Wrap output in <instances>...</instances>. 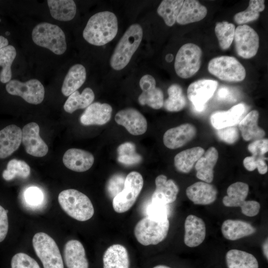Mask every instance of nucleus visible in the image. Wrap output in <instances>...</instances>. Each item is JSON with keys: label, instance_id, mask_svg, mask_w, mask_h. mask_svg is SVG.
Listing matches in <instances>:
<instances>
[{"label": "nucleus", "instance_id": "1", "mask_svg": "<svg viewBox=\"0 0 268 268\" xmlns=\"http://www.w3.org/2000/svg\"><path fill=\"white\" fill-rule=\"evenodd\" d=\"M118 31L116 15L109 11L96 13L90 17L83 30V38L89 44L101 46L111 41Z\"/></svg>", "mask_w": 268, "mask_h": 268}, {"label": "nucleus", "instance_id": "2", "mask_svg": "<svg viewBox=\"0 0 268 268\" xmlns=\"http://www.w3.org/2000/svg\"><path fill=\"white\" fill-rule=\"evenodd\" d=\"M143 36L141 26L137 23L130 26L119 41L110 58V65L114 70L124 68L138 48Z\"/></svg>", "mask_w": 268, "mask_h": 268}, {"label": "nucleus", "instance_id": "3", "mask_svg": "<svg viewBox=\"0 0 268 268\" xmlns=\"http://www.w3.org/2000/svg\"><path fill=\"white\" fill-rule=\"evenodd\" d=\"M58 201L64 211L77 220H88L94 214V207L90 199L76 190L62 191L58 196Z\"/></svg>", "mask_w": 268, "mask_h": 268}, {"label": "nucleus", "instance_id": "4", "mask_svg": "<svg viewBox=\"0 0 268 268\" xmlns=\"http://www.w3.org/2000/svg\"><path fill=\"white\" fill-rule=\"evenodd\" d=\"M32 39L34 43L61 55L67 50L65 34L58 25L48 22H41L33 29Z\"/></svg>", "mask_w": 268, "mask_h": 268}, {"label": "nucleus", "instance_id": "5", "mask_svg": "<svg viewBox=\"0 0 268 268\" xmlns=\"http://www.w3.org/2000/svg\"><path fill=\"white\" fill-rule=\"evenodd\" d=\"M169 225L168 218L155 219L146 216L135 225L134 235L142 245H156L166 237Z\"/></svg>", "mask_w": 268, "mask_h": 268}, {"label": "nucleus", "instance_id": "6", "mask_svg": "<svg viewBox=\"0 0 268 268\" xmlns=\"http://www.w3.org/2000/svg\"><path fill=\"white\" fill-rule=\"evenodd\" d=\"M202 55L201 49L196 44L188 43L182 46L175 59L176 74L184 79L194 76L201 67Z\"/></svg>", "mask_w": 268, "mask_h": 268}, {"label": "nucleus", "instance_id": "7", "mask_svg": "<svg viewBox=\"0 0 268 268\" xmlns=\"http://www.w3.org/2000/svg\"><path fill=\"white\" fill-rule=\"evenodd\" d=\"M208 70L219 79L228 82H240L246 75L244 67L235 57L222 56L212 59Z\"/></svg>", "mask_w": 268, "mask_h": 268}, {"label": "nucleus", "instance_id": "8", "mask_svg": "<svg viewBox=\"0 0 268 268\" xmlns=\"http://www.w3.org/2000/svg\"><path fill=\"white\" fill-rule=\"evenodd\" d=\"M34 251L44 268H64L62 256L55 240L47 234L39 232L32 239Z\"/></svg>", "mask_w": 268, "mask_h": 268}, {"label": "nucleus", "instance_id": "9", "mask_svg": "<svg viewBox=\"0 0 268 268\" xmlns=\"http://www.w3.org/2000/svg\"><path fill=\"white\" fill-rule=\"evenodd\" d=\"M143 185L141 175L133 171L126 177L124 188L113 199V207L118 213H124L129 210L135 203Z\"/></svg>", "mask_w": 268, "mask_h": 268}, {"label": "nucleus", "instance_id": "10", "mask_svg": "<svg viewBox=\"0 0 268 268\" xmlns=\"http://www.w3.org/2000/svg\"><path fill=\"white\" fill-rule=\"evenodd\" d=\"M249 190L248 185L237 182L230 185L227 189V196L222 199L223 204L227 207H240L242 213L246 216L253 217L260 211V204L256 201H245Z\"/></svg>", "mask_w": 268, "mask_h": 268}, {"label": "nucleus", "instance_id": "11", "mask_svg": "<svg viewBox=\"0 0 268 268\" xmlns=\"http://www.w3.org/2000/svg\"><path fill=\"white\" fill-rule=\"evenodd\" d=\"M5 88L9 94L20 96L32 104L41 103L45 96L44 87L36 79H31L24 82L16 79L10 80L6 84Z\"/></svg>", "mask_w": 268, "mask_h": 268}, {"label": "nucleus", "instance_id": "12", "mask_svg": "<svg viewBox=\"0 0 268 268\" xmlns=\"http://www.w3.org/2000/svg\"><path fill=\"white\" fill-rule=\"evenodd\" d=\"M237 55L245 59L254 57L259 48V37L257 32L248 25L235 28L234 40Z\"/></svg>", "mask_w": 268, "mask_h": 268}, {"label": "nucleus", "instance_id": "13", "mask_svg": "<svg viewBox=\"0 0 268 268\" xmlns=\"http://www.w3.org/2000/svg\"><path fill=\"white\" fill-rule=\"evenodd\" d=\"M218 85L216 80L202 79L191 83L188 87L187 97L198 112L202 111Z\"/></svg>", "mask_w": 268, "mask_h": 268}, {"label": "nucleus", "instance_id": "14", "mask_svg": "<svg viewBox=\"0 0 268 268\" xmlns=\"http://www.w3.org/2000/svg\"><path fill=\"white\" fill-rule=\"evenodd\" d=\"M39 125L29 123L22 130V142L26 152L35 157H41L48 152V147L39 135Z\"/></svg>", "mask_w": 268, "mask_h": 268}, {"label": "nucleus", "instance_id": "15", "mask_svg": "<svg viewBox=\"0 0 268 268\" xmlns=\"http://www.w3.org/2000/svg\"><path fill=\"white\" fill-rule=\"evenodd\" d=\"M116 122L124 127L131 134L139 135L144 134L147 128V121L138 110L132 108L119 111L115 117Z\"/></svg>", "mask_w": 268, "mask_h": 268}, {"label": "nucleus", "instance_id": "16", "mask_svg": "<svg viewBox=\"0 0 268 268\" xmlns=\"http://www.w3.org/2000/svg\"><path fill=\"white\" fill-rule=\"evenodd\" d=\"M196 133L197 129L193 125L184 124L166 131L163 135V141L167 148L177 149L192 140Z\"/></svg>", "mask_w": 268, "mask_h": 268}, {"label": "nucleus", "instance_id": "17", "mask_svg": "<svg viewBox=\"0 0 268 268\" xmlns=\"http://www.w3.org/2000/svg\"><path fill=\"white\" fill-rule=\"evenodd\" d=\"M155 183L156 188L151 197L152 202L168 204L176 201L179 188L173 180H167L166 176L160 175L156 178Z\"/></svg>", "mask_w": 268, "mask_h": 268}, {"label": "nucleus", "instance_id": "18", "mask_svg": "<svg viewBox=\"0 0 268 268\" xmlns=\"http://www.w3.org/2000/svg\"><path fill=\"white\" fill-rule=\"evenodd\" d=\"M112 112L110 105L94 102L86 108L80 116V121L85 126L103 125L110 120Z\"/></svg>", "mask_w": 268, "mask_h": 268}, {"label": "nucleus", "instance_id": "19", "mask_svg": "<svg viewBox=\"0 0 268 268\" xmlns=\"http://www.w3.org/2000/svg\"><path fill=\"white\" fill-rule=\"evenodd\" d=\"M94 161V158L92 153L78 148L68 149L63 157V162L67 168L78 172H85L89 169Z\"/></svg>", "mask_w": 268, "mask_h": 268}, {"label": "nucleus", "instance_id": "20", "mask_svg": "<svg viewBox=\"0 0 268 268\" xmlns=\"http://www.w3.org/2000/svg\"><path fill=\"white\" fill-rule=\"evenodd\" d=\"M22 141V130L15 125H8L0 131V159L11 155Z\"/></svg>", "mask_w": 268, "mask_h": 268}, {"label": "nucleus", "instance_id": "21", "mask_svg": "<svg viewBox=\"0 0 268 268\" xmlns=\"http://www.w3.org/2000/svg\"><path fill=\"white\" fill-rule=\"evenodd\" d=\"M184 243L189 247H196L204 241L206 235V227L201 218L190 214L185 221Z\"/></svg>", "mask_w": 268, "mask_h": 268}, {"label": "nucleus", "instance_id": "22", "mask_svg": "<svg viewBox=\"0 0 268 268\" xmlns=\"http://www.w3.org/2000/svg\"><path fill=\"white\" fill-rule=\"evenodd\" d=\"M188 199L195 204H209L216 200L217 190L212 185L197 182L189 186L186 191Z\"/></svg>", "mask_w": 268, "mask_h": 268}, {"label": "nucleus", "instance_id": "23", "mask_svg": "<svg viewBox=\"0 0 268 268\" xmlns=\"http://www.w3.org/2000/svg\"><path fill=\"white\" fill-rule=\"evenodd\" d=\"M64 257L67 268H88L85 249L78 240H70L67 242L64 249Z\"/></svg>", "mask_w": 268, "mask_h": 268}, {"label": "nucleus", "instance_id": "24", "mask_svg": "<svg viewBox=\"0 0 268 268\" xmlns=\"http://www.w3.org/2000/svg\"><path fill=\"white\" fill-rule=\"evenodd\" d=\"M218 158V153L216 148L209 147L196 162L197 177L206 183L212 182L214 177L213 169Z\"/></svg>", "mask_w": 268, "mask_h": 268}, {"label": "nucleus", "instance_id": "25", "mask_svg": "<svg viewBox=\"0 0 268 268\" xmlns=\"http://www.w3.org/2000/svg\"><path fill=\"white\" fill-rule=\"evenodd\" d=\"M206 7L196 0H186L176 19L180 25H186L203 19L207 15Z\"/></svg>", "mask_w": 268, "mask_h": 268}, {"label": "nucleus", "instance_id": "26", "mask_svg": "<svg viewBox=\"0 0 268 268\" xmlns=\"http://www.w3.org/2000/svg\"><path fill=\"white\" fill-rule=\"evenodd\" d=\"M245 110L244 104L240 103L227 111L214 112L210 116L211 124L216 130L234 126L238 122Z\"/></svg>", "mask_w": 268, "mask_h": 268}, {"label": "nucleus", "instance_id": "27", "mask_svg": "<svg viewBox=\"0 0 268 268\" xmlns=\"http://www.w3.org/2000/svg\"><path fill=\"white\" fill-rule=\"evenodd\" d=\"M259 117L258 111L254 110L247 114L239 123V129L244 140L254 141L263 139L265 136V131L258 126Z\"/></svg>", "mask_w": 268, "mask_h": 268}, {"label": "nucleus", "instance_id": "28", "mask_svg": "<svg viewBox=\"0 0 268 268\" xmlns=\"http://www.w3.org/2000/svg\"><path fill=\"white\" fill-rule=\"evenodd\" d=\"M221 232L225 238L235 241L255 233L256 229L250 223L240 220L227 219L221 225Z\"/></svg>", "mask_w": 268, "mask_h": 268}, {"label": "nucleus", "instance_id": "29", "mask_svg": "<svg viewBox=\"0 0 268 268\" xmlns=\"http://www.w3.org/2000/svg\"><path fill=\"white\" fill-rule=\"evenodd\" d=\"M103 268H129L130 259L126 248L120 244L109 247L103 257Z\"/></svg>", "mask_w": 268, "mask_h": 268}, {"label": "nucleus", "instance_id": "30", "mask_svg": "<svg viewBox=\"0 0 268 268\" xmlns=\"http://www.w3.org/2000/svg\"><path fill=\"white\" fill-rule=\"evenodd\" d=\"M86 77V69L83 65H73L69 69L64 80L61 89L63 94L69 96L82 85Z\"/></svg>", "mask_w": 268, "mask_h": 268}, {"label": "nucleus", "instance_id": "31", "mask_svg": "<svg viewBox=\"0 0 268 268\" xmlns=\"http://www.w3.org/2000/svg\"><path fill=\"white\" fill-rule=\"evenodd\" d=\"M204 153V149L200 146L183 150L175 156L174 166L178 171L188 173Z\"/></svg>", "mask_w": 268, "mask_h": 268}, {"label": "nucleus", "instance_id": "32", "mask_svg": "<svg viewBox=\"0 0 268 268\" xmlns=\"http://www.w3.org/2000/svg\"><path fill=\"white\" fill-rule=\"evenodd\" d=\"M48 5L51 16L61 21L72 20L76 12V6L72 0H48Z\"/></svg>", "mask_w": 268, "mask_h": 268}, {"label": "nucleus", "instance_id": "33", "mask_svg": "<svg viewBox=\"0 0 268 268\" xmlns=\"http://www.w3.org/2000/svg\"><path fill=\"white\" fill-rule=\"evenodd\" d=\"M228 268H259V263L252 254L244 251L231 249L226 254Z\"/></svg>", "mask_w": 268, "mask_h": 268}, {"label": "nucleus", "instance_id": "34", "mask_svg": "<svg viewBox=\"0 0 268 268\" xmlns=\"http://www.w3.org/2000/svg\"><path fill=\"white\" fill-rule=\"evenodd\" d=\"M95 97L93 90L86 87L80 94L76 90L70 94L64 105L65 111L71 114L78 109L87 108L92 104Z\"/></svg>", "mask_w": 268, "mask_h": 268}, {"label": "nucleus", "instance_id": "35", "mask_svg": "<svg viewBox=\"0 0 268 268\" xmlns=\"http://www.w3.org/2000/svg\"><path fill=\"white\" fill-rule=\"evenodd\" d=\"M183 0H164L159 5L157 12L168 26H172L176 22Z\"/></svg>", "mask_w": 268, "mask_h": 268}, {"label": "nucleus", "instance_id": "36", "mask_svg": "<svg viewBox=\"0 0 268 268\" xmlns=\"http://www.w3.org/2000/svg\"><path fill=\"white\" fill-rule=\"evenodd\" d=\"M168 98L163 103L164 108L169 112H179L187 105V99L182 87L178 84H173L168 88Z\"/></svg>", "mask_w": 268, "mask_h": 268}, {"label": "nucleus", "instance_id": "37", "mask_svg": "<svg viewBox=\"0 0 268 268\" xmlns=\"http://www.w3.org/2000/svg\"><path fill=\"white\" fill-rule=\"evenodd\" d=\"M16 56L15 48L7 45L0 50V81L3 83L8 82L12 76L11 67Z\"/></svg>", "mask_w": 268, "mask_h": 268}, {"label": "nucleus", "instance_id": "38", "mask_svg": "<svg viewBox=\"0 0 268 268\" xmlns=\"http://www.w3.org/2000/svg\"><path fill=\"white\" fill-rule=\"evenodd\" d=\"M265 1L264 0H250L248 7L245 10L237 13L234 16V20L240 25L257 20L260 13L265 9Z\"/></svg>", "mask_w": 268, "mask_h": 268}, {"label": "nucleus", "instance_id": "39", "mask_svg": "<svg viewBox=\"0 0 268 268\" xmlns=\"http://www.w3.org/2000/svg\"><path fill=\"white\" fill-rule=\"evenodd\" d=\"M235 31V25L228 21L219 22L216 24L214 32L222 50H226L230 47L234 40Z\"/></svg>", "mask_w": 268, "mask_h": 268}, {"label": "nucleus", "instance_id": "40", "mask_svg": "<svg viewBox=\"0 0 268 268\" xmlns=\"http://www.w3.org/2000/svg\"><path fill=\"white\" fill-rule=\"evenodd\" d=\"M30 174V167L23 160L12 159L7 163L6 169L2 174L3 178L6 181H10L16 177L26 179Z\"/></svg>", "mask_w": 268, "mask_h": 268}, {"label": "nucleus", "instance_id": "41", "mask_svg": "<svg viewBox=\"0 0 268 268\" xmlns=\"http://www.w3.org/2000/svg\"><path fill=\"white\" fill-rule=\"evenodd\" d=\"M141 105H147L154 109H159L163 106L164 95L162 90L153 87L143 91L138 98Z\"/></svg>", "mask_w": 268, "mask_h": 268}, {"label": "nucleus", "instance_id": "42", "mask_svg": "<svg viewBox=\"0 0 268 268\" xmlns=\"http://www.w3.org/2000/svg\"><path fill=\"white\" fill-rule=\"evenodd\" d=\"M118 160L127 165H131L139 163L141 156L135 151V145L131 142H126L121 144L118 148Z\"/></svg>", "mask_w": 268, "mask_h": 268}, {"label": "nucleus", "instance_id": "43", "mask_svg": "<svg viewBox=\"0 0 268 268\" xmlns=\"http://www.w3.org/2000/svg\"><path fill=\"white\" fill-rule=\"evenodd\" d=\"M267 159L265 156H256L252 155L245 157L243 161L244 167L249 171L258 169L260 174H265L268 170V165L265 161Z\"/></svg>", "mask_w": 268, "mask_h": 268}, {"label": "nucleus", "instance_id": "44", "mask_svg": "<svg viewBox=\"0 0 268 268\" xmlns=\"http://www.w3.org/2000/svg\"><path fill=\"white\" fill-rule=\"evenodd\" d=\"M11 268H40L37 262L23 253L15 254L11 261Z\"/></svg>", "mask_w": 268, "mask_h": 268}, {"label": "nucleus", "instance_id": "45", "mask_svg": "<svg viewBox=\"0 0 268 268\" xmlns=\"http://www.w3.org/2000/svg\"><path fill=\"white\" fill-rule=\"evenodd\" d=\"M126 178L121 174L113 175L106 185L107 191L110 197L114 198L124 188Z\"/></svg>", "mask_w": 268, "mask_h": 268}, {"label": "nucleus", "instance_id": "46", "mask_svg": "<svg viewBox=\"0 0 268 268\" xmlns=\"http://www.w3.org/2000/svg\"><path fill=\"white\" fill-rule=\"evenodd\" d=\"M146 216L155 219L168 218V210L167 204H163L151 202L146 207Z\"/></svg>", "mask_w": 268, "mask_h": 268}, {"label": "nucleus", "instance_id": "47", "mask_svg": "<svg viewBox=\"0 0 268 268\" xmlns=\"http://www.w3.org/2000/svg\"><path fill=\"white\" fill-rule=\"evenodd\" d=\"M216 134L220 140L228 144L234 143L239 137L238 130L234 126L217 130Z\"/></svg>", "mask_w": 268, "mask_h": 268}, {"label": "nucleus", "instance_id": "48", "mask_svg": "<svg viewBox=\"0 0 268 268\" xmlns=\"http://www.w3.org/2000/svg\"><path fill=\"white\" fill-rule=\"evenodd\" d=\"M24 197L27 203L32 206L41 204L43 200L42 191L36 187L28 188L25 192Z\"/></svg>", "mask_w": 268, "mask_h": 268}, {"label": "nucleus", "instance_id": "49", "mask_svg": "<svg viewBox=\"0 0 268 268\" xmlns=\"http://www.w3.org/2000/svg\"><path fill=\"white\" fill-rule=\"evenodd\" d=\"M248 149L253 156H264L268 151V140L263 138L254 140L248 145Z\"/></svg>", "mask_w": 268, "mask_h": 268}, {"label": "nucleus", "instance_id": "50", "mask_svg": "<svg viewBox=\"0 0 268 268\" xmlns=\"http://www.w3.org/2000/svg\"><path fill=\"white\" fill-rule=\"evenodd\" d=\"M7 211L0 205V242L4 240L8 230Z\"/></svg>", "mask_w": 268, "mask_h": 268}, {"label": "nucleus", "instance_id": "51", "mask_svg": "<svg viewBox=\"0 0 268 268\" xmlns=\"http://www.w3.org/2000/svg\"><path fill=\"white\" fill-rule=\"evenodd\" d=\"M139 86L142 91L156 86V81L153 76L145 74L139 80Z\"/></svg>", "mask_w": 268, "mask_h": 268}, {"label": "nucleus", "instance_id": "52", "mask_svg": "<svg viewBox=\"0 0 268 268\" xmlns=\"http://www.w3.org/2000/svg\"><path fill=\"white\" fill-rule=\"evenodd\" d=\"M229 91L227 88L225 87H221L218 91V97L220 99H226L229 95Z\"/></svg>", "mask_w": 268, "mask_h": 268}, {"label": "nucleus", "instance_id": "53", "mask_svg": "<svg viewBox=\"0 0 268 268\" xmlns=\"http://www.w3.org/2000/svg\"><path fill=\"white\" fill-rule=\"evenodd\" d=\"M8 41L6 38L3 36H0V50L2 48L7 46Z\"/></svg>", "mask_w": 268, "mask_h": 268}, {"label": "nucleus", "instance_id": "54", "mask_svg": "<svg viewBox=\"0 0 268 268\" xmlns=\"http://www.w3.org/2000/svg\"><path fill=\"white\" fill-rule=\"evenodd\" d=\"M268 239L265 241L263 245V251L264 255L267 260L268 259Z\"/></svg>", "mask_w": 268, "mask_h": 268}, {"label": "nucleus", "instance_id": "55", "mask_svg": "<svg viewBox=\"0 0 268 268\" xmlns=\"http://www.w3.org/2000/svg\"><path fill=\"white\" fill-rule=\"evenodd\" d=\"M165 60L167 62H171L173 60V56L171 54H168L166 56Z\"/></svg>", "mask_w": 268, "mask_h": 268}, {"label": "nucleus", "instance_id": "56", "mask_svg": "<svg viewBox=\"0 0 268 268\" xmlns=\"http://www.w3.org/2000/svg\"><path fill=\"white\" fill-rule=\"evenodd\" d=\"M153 268H171L165 265H157Z\"/></svg>", "mask_w": 268, "mask_h": 268}, {"label": "nucleus", "instance_id": "57", "mask_svg": "<svg viewBox=\"0 0 268 268\" xmlns=\"http://www.w3.org/2000/svg\"><path fill=\"white\" fill-rule=\"evenodd\" d=\"M5 33H6V35H7V36L9 35V34H10L9 32H6Z\"/></svg>", "mask_w": 268, "mask_h": 268}, {"label": "nucleus", "instance_id": "58", "mask_svg": "<svg viewBox=\"0 0 268 268\" xmlns=\"http://www.w3.org/2000/svg\"></svg>", "mask_w": 268, "mask_h": 268}]
</instances>
